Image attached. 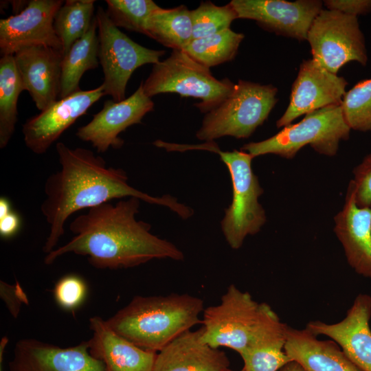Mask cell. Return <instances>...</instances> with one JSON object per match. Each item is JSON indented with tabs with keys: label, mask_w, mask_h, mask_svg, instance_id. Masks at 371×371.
Segmentation results:
<instances>
[{
	"label": "cell",
	"mask_w": 371,
	"mask_h": 371,
	"mask_svg": "<svg viewBox=\"0 0 371 371\" xmlns=\"http://www.w3.org/2000/svg\"><path fill=\"white\" fill-rule=\"evenodd\" d=\"M9 371H106L104 363L93 357L88 341L61 348L34 339L18 341Z\"/></svg>",
	"instance_id": "16"
},
{
	"label": "cell",
	"mask_w": 371,
	"mask_h": 371,
	"mask_svg": "<svg viewBox=\"0 0 371 371\" xmlns=\"http://www.w3.org/2000/svg\"><path fill=\"white\" fill-rule=\"evenodd\" d=\"M229 79L218 80L207 68L195 61L183 50H172L169 57L153 65L143 82L150 98L159 93H176L201 100L194 105L203 113L218 106L233 91Z\"/></svg>",
	"instance_id": "8"
},
{
	"label": "cell",
	"mask_w": 371,
	"mask_h": 371,
	"mask_svg": "<svg viewBox=\"0 0 371 371\" xmlns=\"http://www.w3.org/2000/svg\"><path fill=\"white\" fill-rule=\"evenodd\" d=\"M226 371H234V370H231L228 369V370H226ZM239 371H246V370L243 368V369L240 370H239Z\"/></svg>",
	"instance_id": "39"
},
{
	"label": "cell",
	"mask_w": 371,
	"mask_h": 371,
	"mask_svg": "<svg viewBox=\"0 0 371 371\" xmlns=\"http://www.w3.org/2000/svg\"><path fill=\"white\" fill-rule=\"evenodd\" d=\"M106 12L117 27L146 34L147 21L159 6L152 0H106Z\"/></svg>",
	"instance_id": "29"
},
{
	"label": "cell",
	"mask_w": 371,
	"mask_h": 371,
	"mask_svg": "<svg viewBox=\"0 0 371 371\" xmlns=\"http://www.w3.org/2000/svg\"><path fill=\"white\" fill-rule=\"evenodd\" d=\"M352 187L357 205L360 207H371V153L366 156L354 169Z\"/></svg>",
	"instance_id": "33"
},
{
	"label": "cell",
	"mask_w": 371,
	"mask_h": 371,
	"mask_svg": "<svg viewBox=\"0 0 371 371\" xmlns=\"http://www.w3.org/2000/svg\"><path fill=\"white\" fill-rule=\"evenodd\" d=\"M350 131L341 104L331 105L308 113L300 122L284 126L267 139L246 144L240 150L253 157L274 154L292 159L302 148L310 145L319 154L334 156L339 142L349 138Z\"/></svg>",
	"instance_id": "6"
},
{
	"label": "cell",
	"mask_w": 371,
	"mask_h": 371,
	"mask_svg": "<svg viewBox=\"0 0 371 371\" xmlns=\"http://www.w3.org/2000/svg\"><path fill=\"white\" fill-rule=\"evenodd\" d=\"M238 19H251L276 35L306 41L308 30L323 9L319 0H232Z\"/></svg>",
	"instance_id": "11"
},
{
	"label": "cell",
	"mask_w": 371,
	"mask_h": 371,
	"mask_svg": "<svg viewBox=\"0 0 371 371\" xmlns=\"http://www.w3.org/2000/svg\"><path fill=\"white\" fill-rule=\"evenodd\" d=\"M306 41L313 58L332 74H337L351 61L363 66L368 63L365 37L357 16L323 8L312 23Z\"/></svg>",
	"instance_id": "10"
},
{
	"label": "cell",
	"mask_w": 371,
	"mask_h": 371,
	"mask_svg": "<svg viewBox=\"0 0 371 371\" xmlns=\"http://www.w3.org/2000/svg\"><path fill=\"white\" fill-rule=\"evenodd\" d=\"M176 151L203 150L219 155L229 172L233 188L232 203L225 210L221 228L231 248L239 249L248 235L257 234L266 222L258 199L263 193L251 168L253 157L243 150L222 151L214 142L201 144H175Z\"/></svg>",
	"instance_id": "4"
},
{
	"label": "cell",
	"mask_w": 371,
	"mask_h": 371,
	"mask_svg": "<svg viewBox=\"0 0 371 371\" xmlns=\"http://www.w3.org/2000/svg\"><path fill=\"white\" fill-rule=\"evenodd\" d=\"M279 371H304L296 361H292L282 367Z\"/></svg>",
	"instance_id": "38"
},
{
	"label": "cell",
	"mask_w": 371,
	"mask_h": 371,
	"mask_svg": "<svg viewBox=\"0 0 371 371\" xmlns=\"http://www.w3.org/2000/svg\"><path fill=\"white\" fill-rule=\"evenodd\" d=\"M145 35L172 50H183L193 38L191 10L184 5L159 7L147 21Z\"/></svg>",
	"instance_id": "24"
},
{
	"label": "cell",
	"mask_w": 371,
	"mask_h": 371,
	"mask_svg": "<svg viewBox=\"0 0 371 371\" xmlns=\"http://www.w3.org/2000/svg\"><path fill=\"white\" fill-rule=\"evenodd\" d=\"M244 37L243 34L229 28L192 39L183 51L197 63L210 68L233 60Z\"/></svg>",
	"instance_id": "28"
},
{
	"label": "cell",
	"mask_w": 371,
	"mask_h": 371,
	"mask_svg": "<svg viewBox=\"0 0 371 371\" xmlns=\"http://www.w3.org/2000/svg\"><path fill=\"white\" fill-rule=\"evenodd\" d=\"M153 109L154 103L144 93L142 81L128 98L120 102L106 100L92 120L78 128L76 135L91 144L98 153H105L109 148L118 149L124 142L120 134L132 125L141 124Z\"/></svg>",
	"instance_id": "12"
},
{
	"label": "cell",
	"mask_w": 371,
	"mask_h": 371,
	"mask_svg": "<svg viewBox=\"0 0 371 371\" xmlns=\"http://www.w3.org/2000/svg\"><path fill=\"white\" fill-rule=\"evenodd\" d=\"M0 290L1 296L10 313L16 317L21 304L28 302L25 292L18 282L11 285L3 281H1Z\"/></svg>",
	"instance_id": "35"
},
{
	"label": "cell",
	"mask_w": 371,
	"mask_h": 371,
	"mask_svg": "<svg viewBox=\"0 0 371 371\" xmlns=\"http://www.w3.org/2000/svg\"><path fill=\"white\" fill-rule=\"evenodd\" d=\"M370 318L371 296L359 294L341 321L335 324L311 321L306 328L316 336L328 337L359 369L371 371Z\"/></svg>",
	"instance_id": "17"
},
{
	"label": "cell",
	"mask_w": 371,
	"mask_h": 371,
	"mask_svg": "<svg viewBox=\"0 0 371 371\" xmlns=\"http://www.w3.org/2000/svg\"><path fill=\"white\" fill-rule=\"evenodd\" d=\"M102 84L90 90H80L59 99L23 124L25 146L36 155L45 153L50 146L80 117L103 95Z\"/></svg>",
	"instance_id": "15"
},
{
	"label": "cell",
	"mask_w": 371,
	"mask_h": 371,
	"mask_svg": "<svg viewBox=\"0 0 371 371\" xmlns=\"http://www.w3.org/2000/svg\"><path fill=\"white\" fill-rule=\"evenodd\" d=\"M140 201L129 197L88 209L71 222L74 237L47 254L44 262L51 265L69 253L86 256L93 267L102 269L131 268L154 259L183 260L174 244L153 234L150 225L136 219Z\"/></svg>",
	"instance_id": "2"
},
{
	"label": "cell",
	"mask_w": 371,
	"mask_h": 371,
	"mask_svg": "<svg viewBox=\"0 0 371 371\" xmlns=\"http://www.w3.org/2000/svg\"><path fill=\"white\" fill-rule=\"evenodd\" d=\"M53 293L55 300L60 306L73 311L85 299L87 285L78 276L69 274L57 282Z\"/></svg>",
	"instance_id": "32"
},
{
	"label": "cell",
	"mask_w": 371,
	"mask_h": 371,
	"mask_svg": "<svg viewBox=\"0 0 371 371\" xmlns=\"http://www.w3.org/2000/svg\"><path fill=\"white\" fill-rule=\"evenodd\" d=\"M201 327L188 330L157 354L153 371H226L227 355L201 340Z\"/></svg>",
	"instance_id": "21"
},
{
	"label": "cell",
	"mask_w": 371,
	"mask_h": 371,
	"mask_svg": "<svg viewBox=\"0 0 371 371\" xmlns=\"http://www.w3.org/2000/svg\"><path fill=\"white\" fill-rule=\"evenodd\" d=\"M203 310V300L187 293L137 295L106 321L113 330L137 346L158 352L201 323Z\"/></svg>",
	"instance_id": "3"
},
{
	"label": "cell",
	"mask_w": 371,
	"mask_h": 371,
	"mask_svg": "<svg viewBox=\"0 0 371 371\" xmlns=\"http://www.w3.org/2000/svg\"><path fill=\"white\" fill-rule=\"evenodd\" d=\"M341 106L351 130L371 131V78L358 82L346 91Z\"/></svg>",
	"instance_id": "30"
},
{
	"label": "cell",
	"mask_w": 371,
	"mask_h": 371,
	"mask_svg": "<svg viewBox=\"0 0 371 371\" xmlns=\"http://www.w3.org/2000/svg\"><path fill=\"white\" fill-rule=\"evenodd\" d=\"M284 350L304 371H362L333 340H319L306 328L288 326Z\"/></svg>",
	"instance_id": "22"
},
{
	"label": "cell",
	"mask_w": 371,
	"mask_h": 371,
	"mask_svg": "<svg viewBox=\"0 0 371 371\" xmlns=\"http://www.w3.org/2000/svg\"><path fill=\"white\" fill-rule=\"evenodd\" d=\"M274 314L268 304L258 303L249 293L230 284L218 304L204 308L201 340L212 348L226 347L240 355L259 337Z\"/></svg>",
	"instance_id": "5"
},
{
	"label": "cell",
	"mask_w": 371,
	"mask_h": 371,
	"mask_svg": "<svg viewBox=\"0 0 371 371\" xmlns=\"http://www.w3.org/2000/svg\"><path fill=\"white\" fill-rule=\"evenodd\" d=\"M334 232L355 271L371 278V207H360L349 184L342 210L335 216Z\"/></svg>",
	"instance_id": "19"
},
{
	"label": "cell",
	"mask_w": 371,
	"mask_h": 371,
	"mask_svg": "<svg viewBox=\"0 0 371 371\" xmlns=\"http://www.w3.org/2000/svg\"><path fill=\"white\" fill-rule=\"evenodd\" d=\"M92 337L90 354L100 361L106 371H153L157 352L144 350L113 330L98 316L89 319Z\"/></svg>",
	"instance_id": "20"
},
{
	"label": "cell",
	"mask_w": 371,
	"mask_h": 371,
	"mask_svg": "<svg viewBox=\"0 0 371 371\" xmlns=\"http://www.w3.org/2000/svg\"><path fill=\"white\" fill-rule=\"evenodd\" d=\"M95 15L104 91L114 101L120 102L125 99L126 85L133 73L144 65L159 62L165 51L151 49L133 41L112 23L100 6Z\"/></svg>",
	"instance_id": "9"
},
{
	"label": "cell",
	"mask_w": 371,
	"mask_h": 371,
	"mask_svg": "<svg viewBox=\"0 0 371 371\" xmlns=\"http://www.w3.org/2000/svg\"><path fill=\"white\" fill-rule=\"evenodd\" d=\"M95 2L93 0H67L57 11L54 27L61 43L63 56L89 30L95 17Z\"/></svg>",
	"instance_id": "27"
},
{
	"label": "cell",
	"mask_w": 371,
	"mask_h": 371,
	"mask_svg": "<svg viewBox=\"0 0 371 371\" xmlns=\"http://www.w3.org/2000/svg\"><path fill=\"white\" fill-rule=\"evenodd\" d=\"M193 38H199L230 28L233 21L238 19L230 3L218 6L210 1L201 2L191 10Z\"/></svg>",
	"instance_id": "31"
},
{
	"label": "cell",
	"mask_w": 371,
	"mask_h": 371,
	"mask_svg": "<svg viewBox=\"0 0 371 371\" xmlns=\"http://www.w3.org/2000/svg\"><path fill=\"white\" fill-rule=\"evenodd\" d=\"M63 56L62 50L45 45L23 48L14 54L24 91L40 111L59 100Z\"/></svg>",
	"instance_id": "18"
},
{
	"label": "cell",
	"mask_w": 371,
	"mask_h": 371,
	"mask_svg": "<svg viewBox=\"0 0 371 371\" xmlns=\"http://www.w3.org/2000/svg\"><path fill=\"white\" fill-rule=\"evenodd\" d=\"M56 150L60 168L47 178L45 199L41 205L49 225L43 247L47 254L56 249L65 234V225L71 215L113 199L136 197L150 204L166 206L183 219L193 214L191 208L170 195L153 196L133 188L123 169L107 166L106 161L91 150L71 148L63 142L56 143Z\"/></svg>",
	"instance_id": "1"
},
{
	"label": "cell",
	"mask_w": 371,
	"mask_h": 371,
	"mask_svg": "<svg viewBox=\"0 0 371 371\" xmlns=\"http://www.w3.org/2000/svg\"><path fill=\"white\" fill-rule=\"evenodd\" d=\"M288 326L280 320L240 355L246 371H279L292 361L284 350Z\"/></svg>",
	"instance_id": "25"
},
{
	"label": "cell",
	"mask_w": 371,
	"mask_h": 371,
	"mask_svg": "<svg viewBox=\"0 0 371 371\" xmlns=\"http://www.w3.org/2000/svg\"><path fill=\"white\" fill-rule=\"evenodd\" d=\"M347 85L344 77L327 71L313 58L303 60L292 85L289 104L276 122L277 127L291 124L302 115L341 104Z\"/></svg>",
	"instance_id": "14"
},
{
	"label": "cell",
	"mask_w": 371,
	"mask_h": 371,
	"mask_svg": "<svg viewBox=\"0 0 371 371\" xmlns=\"http://www.w3.org/2000/svg\"><path fill=\"white\" fill-rule=\"evenodd\" d=\"M323 4L328 10L357 17L371 12V0H326Z\"/></svg>",
	"instance_id": "34"
},
{
	"label": "cell",
	"mask_w": 371,
	"mask_h": 371,
	"mask_svg": "<svg viewBox=\"0 0 371 371\" xmlns=\"http://www.w3.org/2000/svg\"><path fill=\"white\" fill-rule=\"evenodd\" d=\"M99 63V38L95 15L87 32L63 56L59 99L79 91L82 75L97 68Z\"/></svg>",
	"instance_id": "23"
},
{
	"label": "cell",
	"mask_w": 371,
	"mask_h": 371,
	"mask_svg": "<svg viewBox=\"0 0 371 371\" xmlns=\"http://www.w3.org/2000/svg\"><path fill=\"white\" fill-rule=\"evenodd\" d=\"M12 211L10 203L5 197H1L0 199V218L6 216Z\"/></svg>",
	"instance_id": "37"
},
{
	"label": "cell",
	"mask_w": 371,
	"mask_h": 371,
	"mask_svg": "<svg viewBox=\"0 0 371 371\" xmlns=\"http://www.w3.org/2000/svg\"><path fill=\"white\" fill-rule=\"evenodd\" d=\"M277 93L273 85L238 80L232 92L205 114L196 137L205 142L224 136L249 137L269 117Z\"/></svg>",
	"instance_id": "7"
},
{
	"label": "cell",
	"mask_w": 371,
	"mask_h": 371,
	"mask_svg": "<svg viewBox=\"0 0 371 371\" xmlns=\"http://www.w3.org/2000/svg\"><path fill=\"white\" fill-rule=\"evenodd\" d=\"M21 221L19 215L11 211L6 216L0 218V235L8 238L13 236L20 228Z\"/></svg>",
	"instance_id": "36"
},
{
	"label": "cell",
	"mask_w": 371,
	"mask_h": 371,
	"mask_svg": "<svg viewBox=\"0 0 371 371\" xmlns=\"http://www.w3.org/2000/svg\"><path fill=\"white\" fill-rule=\"evenodd\" d=\"M24 91L14 63V56L0 59V148L7 146L17 122V102Z\"/></svg>",
	"instance_id": "26"
},
{
	"label": "cell",
	"mask_w": 371,
	"mask_h": 371,
	"mask_svg": "<svg viewBox=\"0 0 371 371\" xmlns=\"http://www.w3.org/2000/svg\"><path fill=\"white\" fill-rule=\"evenodd\" d=\"M64 2L62 0H31L18 14L1 19V56H14L19 50L33 45H45L62 50L54 21Z\"/></svg>",
	"instance_id": "13"
}]
</instances>
